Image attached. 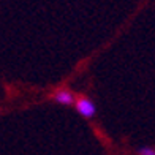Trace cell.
<instances>
[{"label":"cell","mask_w":155,"mask_h":155,"mask_svg":"<svg viewBox=\"0 0 155 155\" xmlns=\"http://www.w3.org/2000/svg\"><path fill=\"white\" fill-rule=\"evenodd\" d=\"M76 109L78 112L82 116V117H94L95 116V104L92 100H89V98H79V100H76Z\"/></svg>","instance_id":"cell-1"},{"label":"cell","mask_w":155,"mask_h":155,"mask_svg":"<svg viewBox=\"0 0 155 155\" xmlns=\"http://www.w3.org/2000/svg\"><path fill=\"white\" fill-rule=\"evenodd\" d=\"M54 100L60 104H73L74 103V95L70 90H59L54 94Z\"/></svg>","instance_id":"cell-2"},{"label":"cell","mask_w":155,"mask_h":155,"mask_svg":"<svg viewBox=\"0 0 155 155\" xmlns=\"http://www.w3.org/2000/svg\"><path fill=\"white\" fill-rule=\"evenodd\" d=\"M139 155H155V149H152V147H141Z\"/></svg>","instance_id":"cell-3"}]
</instances>
